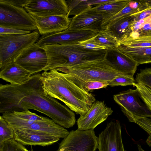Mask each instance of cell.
Returning <instances> with one entry per match:
<instances>
[{"instance_id": "obj_3", "label": "cell", "mask_w": 151, "mask_h": 151, "mask_svg": "<svg viewBox=\"0 0 151 151\" xmlns=\"http://www.w3.org/2000/svg\"><path fill=\"white\" fill-rule=\"evenodd\" d=\"M45 50L51 68L72 65L105 57L106 50L95 51L84 48L78 44L41 46Z\"/></svg>"}, {"instance_id": "obj_27", "label": "cell", "mask_w": 151, "mask_h": 151, "mask_svg": "<svg viewBox=\"0 0 151 151\" xmlns=\"http://www.w3.org/2000/svg\"><path fill=\"white\" fill-rule=\"evenodd\" d=\"M139 11L138 1H131L121 11L115 15L104 21L103 29L109 23L124 16L131 15Z\"/></svg>"}, {"instance_id": "obj_18", "label": "cell", "mask_w": 151, "mask_h": 151, "mask_svg": "<svg viewBox=\"0 0 151 151\" xmlns=\"http://www.w3.org/2000/svg\"><path fill=\"white\" fill-rule=\"evenodd\" d=\"M1 116L14 131L23 129L35 121L42 120L44 118L29 110L6 113Z\"/></svg>"}, {"instance_id": "obj_25", "label": "cell", "mask_w": 151, "mask_h": 151, "mask_svg": "<svg viewBox=\"0 0 151 151\" xmlns=\"http://www.w3.org/2000/svg\"><path fill=\"white\" fill-rule=\"evenodd\" d=\"M109 0H70L66 1L68 8L67 15H77L93 5H98L108 2Z\"/></svg>"}, {"instance_id": "obj_7", "label": "cell", "mask_w": 151, "mask_h": 151, "mask_svg": "<svg viewBox=\"0 0 151 151\" xmlns=\"http://www.w3.org/2000/svg\"><path fill=\"white\" fill-rule=\"evenodd\" d=\"M115 101L129 121L142 118L151 117V110L145 103L140 100L138 90L129 89L113 96Z\"/></svg>"}, {"instance_id": "obj_39", "label": "cell", "mask_w": 151, "mask_h": 151, "mask_svg": "<svg viewBox=\"0 0 151 151\" xmlns=\"http://www.w3.org/2000/svg\"><path fill=\"white\" fill-rule=\"evenodd\" d=\"M149 35H151V25L145 29L140 30L132 34L130 37L135 38L139 36Z\"/></svg>"}, {"instance_id": "obj_14", "label": "cell", "mask_w": 151, "mask_h": 151, "mask_svg": "<svg viewBox=\"0 0 151 151\" xmlns=\"http://www.w3.org/2000/svg\"><path fill=\"white\" fill-rule=\"evenodd\" d=\"M103 21V16L91 6L73 17L68 28L89 31L98 33L104 29Z\"/></svg>"}, {"instance_id": "obj_12", "label": "cell", "mask_w": 151, "mask_h": 151, "mask_svg": "<svg viewBox=\"0 0 151 151\" xmlns=\"http://www.w3.org/2000/svg\"><path fill=\"white\" fill-rule=\"evenodd\" d=\"M99 151H125L123 143L121 127L119 122L113 120L108 123L99 135Z\"/></svg>"}, {"instance_id": "obj_32", "label": "cell", "mask_w": 151, "mask_h": 151, "mask_svg": "<svg viewBox=\"0 0 151 151\" xmlns=\"http://www.w3.org/2000/svg\"><path fill=\"white\" fill-rule=\"evenodd\" d=\"M136 83V82L134 77L120 74L109 82V86L113 87L132 85L134 86Z\"/></svg>"}, {"instance_id": "obj_34", "label": "cell", "mask_w": 151, "mask_h": 151, "mask_svg": "<svg viewBox=\"0 0 151 151\" xmlns=\"http://www.w3.org/2000/svg\"><path fill=\"white\" fill-rule=\"evenodd\" d=\"M135 81L151 88V68L141 69L136 76Z\"/></svg>"}, {"instance_id": "obj_2", "label": "cell", "mask_w": 151, "mask_h": 151, "mask_svg": "<svg viewBox=\"0 0 151 151\" xmlns=\"http://www.w3.org/2000/svg\"><path fill=\"white\" fill-rule=\"evenodd\" d=\"M41 76L45 93L61 101L77 114L85 113L96 101L94 94L80 88L56 69L43 71Z\"/></svg>"}, {"instance_id": "obj_42", "label": "cell", "mask_w": 151, "mask_h": 151, "mask_svg": "<svg viewBox=\"0 0 151 151\" xmlns=\"http://www.w3.org/2000/svg\"><path fill=\"white\" fill-rule=\"evenodd\" d=\"M57 151H64V150L63 148L58 149Z\"/></svg>"}, {"instance_id": "obj_41", "label": "cell", "mask_w": 151, "mask_h": 151, "mask_svg": "<svg viewBox=\"0 0 151 151\" xmlns=\"http://www.w3.org/2000/svg\"><path fill=\"white\" fill-rule=\"evenodd\" d=\"M137 146L138 149V151H147L143 149L140 145L138 144Z\"/></svg>"}, {"instance_id": "obj_8", "label": "cell", "mask_w": 151, "mask_h": 151, "mask_svg": "<svg viewBox=\"0 0 151 151\" xmlns=\"http://www.w3.org/2000/svg\"><path fill=\"white\" fill-rule=\"evenodd\" d=\"M14 61L30 72L31 75L42 71H49L46 52L36 43L23 50Z\"/></svg>"}, {"instance_id": "obj_28", "label": "cell", "mask_w": 151, "mask_h": 151, "mask_svg": "<svg viewBox=\"0 0 151 151\" xmlns=\"http://www.w3.org/2000/svg\"><path fill=\"white\" fill-rule=\"evenodd\" d=\"M119 45L128 47H151V35L129 37L120 42Z\"/></svg>"}, {"instance_id": "obj_37", "label": "cell", "mask_w": 151, "mask_h": 151, "mask_svg": "<svg viewBox=\"0 0 151 151\" xmlns=\"http://www.w3.org/2000/svg\"><path fill=\"white\" fill-rule=\"evenodd\" d=\"M151 15V8L138 12L131 15L134 19L135 22Z\"/></svg>"}, {"instance_id": "obj_13", "label": "cell", "mask_w": 151, "mask_h": 151, "mask_svg": "<svg viewBox=\"0 0 151 151\" xmlns=\"http://www.w3.org/2000/svg\"><path fill=\"white\" fill-rule=\"evenodd\" d=\"M24 8L28 13L41 17L66 15L68 13L65 0H30Z\"/></svg>"}, {"instance_id": "obj_16", "label": "cell", "mask_w": 151, "mask_h": 151, "mask_svg": "<svg viewBox=\"0 0 151 151\" xmlns=\"http://www.w3.org/2000/svg\"><path fill=\"white\" fill-rule=\"evenodd\" d=\"M105 58L120 73L132 77H133L139 65L135 61L120 51L117 48L107 49Z\"/></svg>"}, {"instance_id": "obj_43", "label": "cell", "mask_w": 151, "mask_h": 151, "mask_svg": "<svg viewBox=\"0 0 151 151\" xmlns=\"http://www.w3.org/2000/svg\"><path fill=\"white\" fill-rule=\"evenodd\" d=\"M29 151H34L32 149L31 150H29Z\"/></svg>"}, {"instance_id": "obj_29", "label": "cell", "mask_w": 151, "mask_h": 151, "mask_svg": "<svg viewBox=\"0 0 151 151\" xmlns=\"http://www.w3.org/2000/svg\"><path fill=\"white\" fill-rule=\"evenodd\" d=\"M14 131L8 123L0 116V145L10 139H14Z\"/></svg>"}, {"instance_id": "obj_24", "label": "cell", "mask_w": 151, "mask_h": 151, "mask_svg": "<svg viewBox=\"0 0 151 151\" xmlns=\"http://www.w3.org/2000/svg\"><path fill=\"white\" fill-rule=\"evenodd\" d=\"M65 73L68 78L80 88L88 92L105 88L109 85V82H107L84 79L74 75Z\"/></svg>"}, {"instance_id": "obj_19", "label": "cell", "mask_w": 151, "mask_h": 151, "mask_svg": "<svg viewBox=\"0 0 151 151\" xmlns=\"http://www.w3.org/2000/svg\"><path fill=\"white\" fill-rule=\"evenodd\" d=\"M31 75L14 61L0 69V78L14 85H21L30 78Z\"/></svg>"}, {"instance_id": "obj_20", "label": "cell", "mask_w": 151, "mask_h": 151, "mask_svg": "<svg viewBox=\"0 0 151 151\" xmlns=\"http://www.w3.org/2000/svg\"><path fill=\"white\" fill-rule=\"evenodd\" d=\"M135 22L133 17L127 16L109 23L104 29H107L111 31L119 44L130 36L132 32V26Z\"/></svg>"}, {"instance_id": "obj_31", "label": "cell", "mask_w": 151, "mask_h": 151, "mask_svg": "<svg viewBox=\"0 0 151 151\" xmlns=\"http://www.w3.org/2000/svg\"><path fill=\"white\" fill-rule=\"evenodd\" d=\"M140 95L141 98L151 110V88L140 83L135 84Z\"/></svg>"}, {"instance_id": "obj_26", "label": "cell", "mask_w": 151, "mask_h": 151, "mask_svg": "<svg viewBox=\"0 0 151 151\" xmlns=\"http://www.w3.org/2000/svg\"><path fill=\"white\" fill-rule=\"evenodd\" d=\"M93 39L97 44L107 49L117 48L119 45V42L117 39L107 29L99 32Z\"/></svg>"}, {"instance_id": "obj_5", "label": "cell", "mask_w": 151, "mask_h": 151, "mask_svg": "<svg viewBox=\"0 0 151 151\" xmlns=\"http://www.w3.org/2000/svg\"><path fill=\"white\" fill-rule=\"evenodd\" d=\"M38 31L26 35H0V69L14 61L40 38Z\"/></svg>"}, {"instance_id": "obj_30", "label": "cell", "mask_w": 151, "mask_h": 151, "mask_svg": "<svg viewBox=\"0 0 151 151\" xmlns=\"http://www.w3.org/2000/svg\"><path fill=\"white\" fill-rule=\"evenodd\" d=\"M14 138L5 142L0 145V151H29Z\"/></svg>"}, {"instance_id": "obj_21", "label": "cell", "mask_w": 151, "mask_h": 151, "mask_svg": "<svg viewBox=\"0 0 151 151\" xmlns=\"http://www.w3.org/2000/svg\"><path fill=\"white\" fill-rule=\"evenodd\" d=\"M29 129L43 132L60 138H64L69 132L52 120L44 117L42 120L37 121L22 130Z\"/></svg>"}, {"instance_id": "obj_33", "label": "cell", "mask_w": 151, "mask_h": 151, "mask_svg": "<svg viewBox=\"0 0 151 151\" xmlns=\"http://www.w3.org/2000/svg\"><path fill=\"white\" fill-rule=\"evenodd\" d=\"M130 122L137 124L149 134L146 142L151 147V118H142L132 120Z\"/></svg>"}, {"instance_id": "obj_38", "label": "cell", "mask_w": 151, "mask_h": 151, "mask_svg": "<svg viewBox=\"0 0 151 151\" xmlns=\"http://www.w3.org/2000/svg\"><path fill=\"white\" fill-rule=\"evenodd\" d=\"M30 0H0V2L14 6L24 8Z\"/></svg>"}, {"instance_id": "obj_23", "label": "cell", "mask_w": 151, "mask_h": 151, "mask_svg": "<svg viewBox=\"0 0 151 151\" xmlns=\"http://www.w3.org/2000/svg\"><path fill=\"white\" fill-rule=\"evenodd\" d=\"M117 48L135 61L139 65L151 63V47H128L119 45Z\"/></svg>"}, {"instance_id": "obj_1", "label": "cell", "mask_w": 151, "mask_h": 151, "mask_svg": "<svg viewBox=\"0 0 151 151\" xmlns=\"http://www.w3.org/2000/svg\"><path fill=\"white\" fill-rule=\"evenodd\" d=\"M41 74L31 76L21 85L0 84V113L35 110L65 128L75 124V113L44 91Z\"/></svg>"}, {"instance_id": "obj_4", "label": "cell", "mask_w": 151, "mask_h": 151, "mask_svg": "<svg viewBox=\"0 0 151 151\" xmlns=\"http://www.w3.org/2000/svg\"><path fill=\"white\" fill-rule=\"evenodd\" d=\"M56 69L60 72L74 75L84 79L108 82L121 74L108 62L105 56Z\"/></svg>"}, {"instance_id": "obj_35", "label": "cell", "mask_w": 151, "mask_h": 151, "mask_svg": "<svg viewBox=\"0 0 151 151\" xmlns=\"http://www.w3.org/2000/svg\"><path fill=\"white\" fill-rule=\"evenodd\" d=\"M78 44L84 48L93 51H99L107 49L96 43L94 41L93 37Z\"/></svg>"}, {"instance_id": "obj_22", "label": "cell", "mask_w": 151, "mask_h": 151, "mask_svg": "<svg viewBox=\"0 0 151 151\" xmlns=\"http://www.w3.org/2000/svg\"><path fill=\"white\" fill-rule=\"evenodd\" d=\"M131 1L109 0L107 2L96 5L93 8L103 16L104 22L120 12Z\"/></svg>"}, {"instance_id": "obj_6", "label": "cell", "mask_w": 151, "mask_h": 151, "mask_svg": "<svg viewBox=\"0 0 151 151\" xmlns=\"http://www.w3.org/2000/svg\"><path fill=\"white\" fill-rule=\"evenodd\" d=\"M0 27L31 32L37 30L34 20L24 8L1 2Z\"/></svg>"}, {"instance_id": "obj_40", "label": "cell", "mask_w": 151, "mask_h": 151, "mask_svg": "<svg viewBox=\"0 0 151 151\" xmlns=\"http://www.w3.org/2000/svg\"><path fill=\"white\" fill-rule=\"evenodd\" d=\"M140 11L147 9L151 8V0H139Z\"/></svg>"}, {"instance_id": "obj_17", "label": "cell", "mask_w": 151, "mask_h": 151, "mask_svg": "<svg viewBox=\"0 0 151 151\" xmlns=\"http://www.w3.org/2000/svg\"><path fill=\"white\" fill-rule=\"evenodd\" d=\"M14 139L23 145L42 146L52 145L60 139L43 132L29 129L15 131Z\"/></svg>"}, {"instance_id": "obj_11", "label": "cell", "mask_w": 151, "mask_h": 151, "mask_svg": "<svg viewBox=\"0 0 151 151\" xmlns=\"http://www.w3.org/2000/svg\"><path fill=\"white\" fill-rule=\"evenodd\" d=\"M113 112L111 108L107 106L104 101H96L88 111L80 115L77 120L78 129L93 130Z\"/></svg>"}, {"instance_id": "obj_15", "label": "cell", "mask_w": 151, "mask_h": 151, "mask_svg": "<svg viewBox=\"0 0 151 151\" xmlns=\"http://www.w3.org/2000/svg\"><path fill=\"white\" fill-rule=\"evenodd\" d=\"M29 14L34 20L40 34L42 35L64 31L68 28L71 21L67 15L41 17Z\"/></svg>"}, {"instance_id": "obj_10", "label": "cell", "mask_w": 151, "mask_h": 151, "mask_svg": "<svg viewBox=\"0 0 151 151\" xmlns=\"http://www.w3.org/2000/svg\"><path fill=\"white\" fill-rule=\"evenodd\" d=\"M96 32L68 28L62 32L42 35L36 42L41 46L55 44H76L94 37Z\"/></svg>"}, {"instance_id": "obj_36", "label": "cell", "mask_w": 151, "mask_h": 151, "mask_svg": "<svg viewBox=\"0 0 151 151\" xmlns=\"http://www.w3.org/2000/svg\"><path fill=\"white\" fill-rule=\"evenodd\" d=\"M31 32L29 31L0 27V35H26Z\"/></svg>"}, {"instance_id": "obj_9", "label": "cell", "mask_w": 151, "mask_h": 151, "mask_svg": "<svg viewBox=\"0 0 151 151\" xmlns=\"http://www.w3.org/2000/svg\"><path fill=\"white\" fill-rule=\"evenodd\" d=\"M98 146V137L93 130L78 129L69 132L60 143L58 149L63 148L64 151H96Z\"/></svg>"}]
</instances>
